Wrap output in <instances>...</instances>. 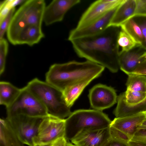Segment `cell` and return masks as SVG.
<instances>
[{
  "label": "cell",
  "instance_id": "obj_22",
  "mask_svg": "<svg viewBox=\"0 0 146 146\" xmlns=\"http://www.w3.org/2000/svg\"><path fill=\"white\" fill-rule=\"evenodd\" d=\"M120 27L138 44L141 45L143 41V36L140 28L132 17L123 23Z\"/></svg>",
  "mask_w": 146,
  "mask_h": 146
},
{
  "label": "cell",
  "instance_id": "obj_36",
  "mask_svg": "<svg viewBox=\"0 0 146 146\" xmlns=\"http://www.w3.org/2000/svg\"><path fill=\"white\" fill-rule=\"evenodd\" d=\"M128 144L129 146H146V145L140 143L130 140Z\"/></svg>",
  "mask_w": 146,
  "mask_h": 146
},
{
  "label": "cell",
  "instance_id": "obj_13",
  "mask_svg": "<svg viewBox=\"0 0 146 146\" xmlns=\"http://www.w3.org/2000/svg\"><path fill=\"white\" fill-rule=\"evenodd\" d=\"M80 0H54L46 6L43 21L46 25L62 21L66 13L79 3Z\"/></svg>",
  "mask_w": 146,
  "mask_h": 146
},
{
  "label": "cell",
  "instance_id": "obj_31",
  "mask_svg": "<svg viewBox=\"0 0 146 146\" xmlns=\"http://www.w3.org/2000/svg\"><path fill=\"white\" fill-rule=\"evenodd\" d=\"M131 140L146 145V128H139Z\"/></svg>",
  "mask_w": 146,
  "mask_h": 146
},
{
  "label": "cell",
  "instance_id": "obj_40",
  "mask_svg": "<svg viewBox=\"0 0 146 146\" xmlns=\"http://www.w3.org/2000/svg\"><path fill=\"white\" fill-rule=\"evenodd\" d=\"M145 112H146V111H145Z\"/></svg>",
  "mask_w": 146,
  "mask_h": 146
},
{
  "label": "cell",
  "instance_id": "obj_18",
  "mask_svg": "<svg viewBox=\"0 0 146 146\" xmlns=\"http://www.w3.org/2000/svg\"><path fill=\"white\" fill-rule=\"evenodd\" d=\"M124 96V92L117 96V105L113 111L116 117H126L146 111V98L138 104L130 105L126 103Z\"/></svg>",
  "mask_w": 146,
  "mask_h": 146
},
{
  "label": "cell",
  "instance_id": "obj_4",
  "mask_svg": "<svg viewBox=\"0 0 146 146\" xmlns=\"http://www.w3.org/2000/svg\"><path fill=\"white\" fill-rule=\"evenodd\" d=\"M65 120L64 137L70 141L83 130L108 127L111 122L102 111L95 110H76Z\"/></svg>",
  "mask_w": 146,
  "mask_h": 146
},
{
  "label": "cell",
  "instance_id": "obj_8",
  "mask_svg": "<svg viewBox=\"0 0 146 146\" xmlns=\"http://www.w3.org/2000/svg\"><path fill=\"white\" fill-rule=\"evenodd\" d=\"M65 119H61L49 115L41 123L36 136L34 138V146L52 143L64 137Z\"/></svg>",
  "mask_w": 146,
  "mask_h": 146
},
{
  "label": "cell",
  "instance_id": "obj_25",
  "mask_svg": "<svg viewBox=\"0 0 146 146\" xmlns=\"http://www.w3.org/2000/svg\"><path fill=\"white\" fill-rule=\"evenodd\" d=\"M146 98V92L134 91L127 89L124 92V100L126 103L130 105L141 102Z\"/></svg>",
  "mask_w": 146,
  "mask_h": 146
},
{
  "label": "cell",
  "instance_id": "obj_27",
  "mask_svg": "<svg viewBox=\"0 0 146 146\" xmlns=\"http://www.w3.org/2000/svg\"><path fill=\"white\" fill-rule=\"evenodd\" d=\"M132 17L142 31L143 40L141 46L146 50V15H133Z\"/></svg>",
  "mask_w": 146,
  "mask_h": 146
},
{
  "label": "cell",
  "instance_id": "obj_37",
  "mask_svg": "<svg viewBox=\"0 0 146 146\" xmlns=\"http://www.w3.org/2000/svg\"><path fill=\"white\" fill-rule=\"evenodd\" d=\"M139 128H146V118L143 121L141 125Z\"/></svg>",
  "mask_w": 146,
  "mask_h": 146
},
{
  "label": "cell",
  "instance_id": "obj_17",
  "mask_svg": "<svg viewBox=\"0 0 146 146\" xmlns=\"http://www.w3.org/2000/svg\"><path fill=\"white\" fill-rule=\"evenodd\" d=\"M136 7V0H123L117 8L108 27H120L134 15Z\"/></svg>",
  "mask_w": 146,
  "mask_h": 146
},
{
  "label": "cell",
  "instance_id": "obj_34",
  "mask_svg": "<svg viewBox=\"0 0 146 146\" xmlns=\"http://www.w3.org/2000/svg\"><path fill=\"white\" fill-rule=\"evenodd\" d=\"M104 146H129L128 143H125L111 139Z\"/></svg>",
  "mask_w": 146,
  "mask_h": 146
},
{
  "label": "cell",
  "instance_id": "obj_26",
  "mask_svg": "<svg viewBox=\"0 0 146 146\" xmlns=\"http://www.w3.org/2000/svg\"><path fill=\"white\" fill-rule=\"evenodd\" d=\"M8 43L7 40L3 38L0 40V75L4 72L8 49Z\"/></svg>",
  "mask_w": 146,
  "mask_h": 146
},
{
  "label": "cell",
  "instance_id": "obj_39",
  "mask_svg": "<svg viewBox=\"0 0 146 146\" xmlns=\"http://www.w3.org/2000/svg\"><path fill=\"white\" fill-rule=\"evenodd\" d=\"M66 146H76L74 145H73L71 143L67 142Z\"/></svg>",
  "mask_w": 146,
  "mask_h": 146
},
{
  "label": "cell",
  "instance_id": "obj_14",
  "mask_svg": "<svg viewBox=\"0 0 146 146\" xmlns=\"http://www.w3.org/2000/svg\"><path fill=\"white\" fill-rule=\"evenodd\" d=\"M7 37L13 45L25 44L32 46L39 42L44 35L42 27L33 25L21 28Z\"/></svg>",
  "mask_w": 146,
  "mask_h": 146
},
{
  "label": "cell",
  "instance_id": "obj_11",
  "mask_svg": "<svg viewBox=\"0 0 146 146\" xmlns=\"http://www.w3.org/2000/svg\"><path fill=\"white\" fill-rule=\"evenodd\" d=\"M111 139L109 127L83 130L71 141L76 146H104Z\"/></svg>",
  "mask_w": 146,
  "mask_h": 146
},
{
  "label": "cell",
  "instance_id": "obj_16",
  "mask_svg": "<svg viewBox=\"0 0 146 146\" xmlns=\"http://www.w3.org/2000/svg\"><path fill=\"white\" fill-rule=\"evenodd\" d=\"M146 118L145 112L126 117L115 118L110 125L123 132L131 139Z\"/></svg>",
  "mask_w": 146,
  "mask_h": 146
},
{
  "label": "cell",
  "instance_id": "obj_10",
  "mask_svg": "<svg viewBox=\"0 0 146 146\" xmlns=\"http://www.w3.org/2000/svg\"><path fill=\"white\" fill-rule=\"evenodd\" d=\"M123 0H99L89 6L80 19L76 29L81 28L91 24L109 11L117 7Z\"/></svg>",
  "mask_w": 146,
  "mask_h": 146
},
{
  "label": "cell",
  "instance_id": "obj_9",
  "mask_svg": "<svg viewBox=\"0 0 146 146\" xmlns=\"http://www.w3.org/2000/svg\"><path fill=\"white\" fill-rule=\"evenodd\" d=\"M88 97L91 106L94 110L102 111L117 102V96L112 87L98 84L91 89Z\"/></svg>",
  "mask_w": 146,
  "mask_h": 146
},
{
  "label": "cell",
  "instance_id": "obj_30",
  "mask_svg": "<svg viewBox=\"0 0 146 146\" xmlns=\"http://www.w3.org/2000/svg\"><path fill=\"white\" fill-rule=\"evenodd\" d=\"M14 0H5L1 2L0 4V22L6 16L11 10L15 7Z\"/></svg>",
  "mask_w": 146,
  "mask_h": 146
},
{
  "label": "cell",
  "instance_id": "obj_28",
  "mask_svg": "<svg viewBox=\"0 0 146 146\" xmlns=\"http://www.w3.org/2000/svg\"><path fill=\"white\" fill-rule=\"evenodd\" d=\"M110 131L112 139L126 143H128L131 139L126 134L112 126H110Z\"/></svg>",
  "mask_w": 146,
  "mask_h": 146
},
{
  "label": "cell",
  "instance_id": "obj_38",
  "mask_svg": "<svg viewBox=\"0 0 146 146\" xmlns=\"http://www.w3.org/2000/svg\"><path fill=\"white\" fill-rule=\"evenodd\" d=\"M52 143H47V144H40V145H37L34 146H52Z\"/></svg>",
  "mask_w": 146,
  "mask_h": 146
},
{
  "label": "cell",
  "instance_id": "obj_21",
  "mask_svg": "<svg viewBox=\"0 0 146 146\" xmlns=\"http://www.w3.org/2000/svg\"><path fill=\"white\" fill-rule=\"evenodd\" d=\"M88 80L68 87L62 92L67 106L70 108L82 93L84 88L92 81Z\"/></svg>",
  "mask_w": 146,
  "mask_h": 146
},
{
  "label": "cell",
  "instance_id": "obj_32",
  "mask_svg": "<svg viewBox=\"0 0 146 146\" xmlns=\"http://www.w3.org/2000/svg\"><path fill=\"white\" fill-rule=\"evenodd\" d=\"M136 7L134 15H146V0H136Z\"/></svg>",
  "mask_w": 146,
  "mask_h": 146
},
{
  "label": "cell",
  "instance_id": "obj_7",
  "mask_svg": "<svg viewBox=\"0 0 146 146\" xmlns=\"http://www.w3.org/2000/svg\"><path fill=\"white\" fill-rule=\"evenodd\" d=\"M47 117H32L19 115L7 117L6 119L24 144L34 146L33 139L38 133L41 123Z\"/></svg>",
  "mask_w": 146,
  "mask_h": 146
},
{
  "label": "cell",
  "instance_id": "obj_33",
  "mask_svg": "<svg viewBox=\"0 0 146 146\" xmlns=\"http://www.w3.org/2000/svg\"><path fill=\"white\" fill-rule=\"evenodd\" d=\"M131 74L146 76V58L138 65Z\"/></svg>",
  "mask_w": 146,
  "mask_h": 146
},
{
  "label": "cell",
  "instance_id": "obj_2",
  "mask_svg": "<svg viewBox=\"0 0 146 146\" xmlns=\"http://www.w3.org/2000/svg\"><path fill=\"white\" fill-rule=\"evenodd\" d=\"M104 68L103 66L88 60L54 64L46 73V82L62 92L73 85L92 81L99 76Z\"/></svg>",
  "mask_w": 146,
  "mask_h": 146
},
{
  "label": "cell",
  "instance_id": "obj_15",
  "mask_svg": "<svg viewBox=\"0 0 146 146\" xmlns=\"http://www.w3.org/2000/svg\"><path fill=\"white\" fill-rule=\"evenodd\" d=\"M146 58V50L141 45L129 51L119 53V68L127 75L131 74L138 65Z\"/></svg>",
  "mask_w": 146,
  "mask_h": 146
},
{
  "label": "cell",
  "instance_id": "obj_19",
  "mask_svg": "<svg viewBox=\"0 0 146 146\" xmlns=\"http://www.w3.org/2000/svg\"><path fill=\"white\" fill-rule=\"evenodd\" d=\"M0 146H24L6 119H0Z\"/></svg>",
  "mask_w": 146,
  "mask_h": 146
},
{
  "label": "cell",
  "instance_id": "obj_12",
  "mask_svg": "<svg viewBox=\"0 0 146 146\" xmlns=\"http://www.w3.org/2000/svg\"><path fill=\"white\" fill-rule=\"evenodd\" d=\"M117 7L85 27L80 29L75 28L72 30L69 33L68 40L70 41L78 38L95 35L103 32L108 27Z\"/></svg>",
  "mask_w": 146,
  "mask_h": 146
},
{
  "label": "cell",
  "instance_id": "obj_24",
  "mask_svg": "<svg viewBox=\"0 0 146 146\" xmlns=\"http://www.w3.org/2000/svg\"><path fill=\"white\" fill-rule=\"evenodd\" d=\"M117 43L121 50L119 53L128 52L138 44L129 35L121 28L117 39Z\"/></svg>",
  "mask_w": 146,
  "mask_h": 146
},
{
  "label": "cell",
  "instance_id": "obj_5",
  "mask_svg": "<svg viewBox=\"0 0 146 146\" xmlns=\"http://www.w3.org/2000/svg\"><path fill=\"white\" fill-rule=\"evenodd\" d=\"M46 6L44 0H26L15 12L7 32V35L25 27H42Z\"/></svg>",
  "mask_w": 146,
  "mask_h": 146
},
{
  "label": "cell",
  "instance_id": "obj_23",
  "mask_svg": "<svg viewBox=\"0 0 146 146\" xmlns=\"http://www.w3.org/2000/svg\"><path fill=\"white\" fill-rule=\"evenodd\" d=\"M128 77L125 85L127 89L134 91L146 92V76L131 74Z\"/></svg>",
  "mask_w": 146,
  "mask_h": 146
},
{
  "label": "cell",
  "instance_id": "obj_6",
  "mask_svg": "<svg viewBox=\"0 0 146 146\" xmlns=\"http://www.w3.org/2000/svg\"><path fill=\"white\" fill-rule=\"evenodd\" d=\"M6 108L7 117L19 115L32 117H47L50 115L43 105L26 86L21 89L15 100Z\"/></svg>",
  "mask_w": 146,
  "mask_h": 146
},
{
  "label": "cell",
  "instance_id": "obj_35",
  "mask_svg": "<svg viewBox=\"0 0 146 146\" xmlns=\"http://www.w3.org/2000/svg\"><path fill=\"white\" fill-rule=\"evenodd\" d=\"M67 140L64 137H61L52 142L51 146H66Z\"/></svg>",
  "mask_w": 146,
  "mask_h": 146
},
{
  "label": "cell",
  "instance_id": "obj_20",
  "mask_svg": "<svg viewBox=\"0 0 146 146\" xmlns=\"http://www.w3.org/2000/svg\"><path fill=\"white\" fill-rule=\"evenodd\" d=\"M21 89L15 86L11 83L5 82H0V104L6 108L10 106L17 98Z\"/></svg>",
  "mask_w": 146,
  "mask_h": 146
},
{
  "label": "cell",
  "instance_id": "obj_29",
  "mask_svg": "<svg viewBox=\"0 0 146 146\" xmlns=\"http://www.w3.org/2000/svg\"><path fill=\"white\" fill-rule=\"evenodd\" d=\"M15 7L12 8L6 16L0 22V40L3 38L5 33L7 31L13 15Z\"/></svg>",
  "mask_w": 146,
  "mask_h": 146
},
{
  "label": "cell",
  "instance_id": "obj_1",
  "mask_svg": "<svg viewBox=\"0 0 146 146\" xmlns=\"http://www.w3.org/2000/svg\"><path fill=\"white\" fill-rule=\"evenodd\" d=\"M120 30V27L110 26L98 34L70 42L79 57L101 65L115 73L119 68L117 39Z\"/></svg>",
  "mask_w": 146,
  "mask_h": 146
},
{
  "label": "cell",
  "instance_id": "obj_3",
  "mask_svg": "<svg viewBox=\"0 0 146 146\" xmlns=\"http://www.w3.org/2000/svg\"><path fill=\"white\" fill-rule=\"evenodd\" d=\"M26 86L43 105L50 115L64 119L72 113L65 102L62 91L46 82L35 78Z\"/></svg>",
  "mask_w": 146,
  "mask_h": 146
}]
</instances>
